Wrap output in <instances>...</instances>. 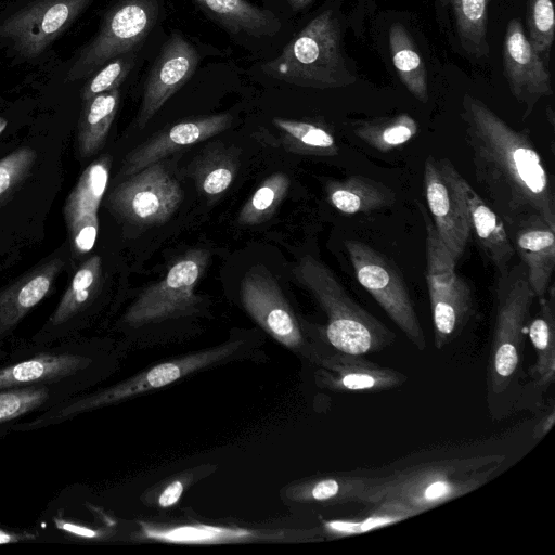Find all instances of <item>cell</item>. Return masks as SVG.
Returning a JSON list of instances; mask_svg holds the SVG:
<instances>
[{
  "label": "cell",
  "instance_id": "cell-16",
  "mask_svg": "<svg viewBox=\"0 0 555 555\" xmlns=\"http://www.w3.org/2000/svg\"><path fill=\"white\" fill-rule=\"evenodd\" d=\"M320 386L336 392H376L401 386L406 376L364 356L334 352L317 357Z\"/></svg>",
  "mask_w": 555,
  "mask_h": 555
},
{
  "label": "cell",
  "instance_id": "cell-10",
  "mask_svg": "<svg viewBox=\"0 0 555 555\" xmlns=\"http://www.w3.org/2000/svg\"><path fill=\"white\" fill-rule=\"evenodd\" d=\"M238 345L240 343H227L208 350L163 362L111 388L64 405L51 418H68L86 411L106 406L162 388L189 374L220 362L234 353Z\"/></svg>",
  "mask_w": 555,
  "mask_h": 555
},
{
  "label": "cell",
  "instance_id": "cell-46",
  "mask_svg": "<svg viewBox=\"0 0 555 555\" xmlns=\"http://www.w3.org/2000/svg\"><path fill=\"white\" fill-rule=\"evenodd\" d=\"M28 535L8 532L0 529V544L15 543L27 539Z\"/></svg>",
  "mask_w": 555,
  "mask_h": 555
},
{
  "label": "cell",
  "instance_id": "cell-7",
  "mask_svg": "<svg viewBox=\"0 0 555 555\" xmlns=\"http://www.w3.org/2000/svg\"><path fill=\"white\" fill-rule=\"evenodd\" d=\"M349 260L360 285L375 299L392 322L418 350L426 338L409 289L397 267L370 245L345 242Z\"/></svg>",
  "mask_w": 555,
  "mask_h": 555
},
{
  "label": "cell",
  "instance_id": "cell-22",
  "mask_svg": "<svg viewBox=\"0 0 555 555\" xmlns=\"http://www.w3.org/2000/svg\"><path fill=\"white\" fill-rule=\"evenodd\" d=\"M86 0H48L22 12L9 24L11 34L28 49L38 50L46 40L56 35Z\"/></svg>",
  "mask_w": 555,
  "mask_h": 555
},
{
  "label": "cell",
  "instance_id": "cell-34",
  "mask_svg": "<svg viewBox=\"0 0 555 555\" xmlns=\"http://www.w3.org/2000/svg\"><path fill=\"white\" fill-rule=\"evenodd\" d=\"M464 49L481 56L488 53L487 10L489 0H449Z\"/></svg>",
  "mask_w": 555,
  "mask_h": 555
},
{
  "label": "cell",
  "instance_id": "cell-37",
  "mask_svg": "<svg viewBox=\"0 0 555 555\" xmlns=\"http://www.w3.org/2000/svg\"><path fill=\"white\" fill-rule=\"evenodd\" d=\"M527 24L532 48L543 61H547L555 29L552 0H527Z\"/></svg>",
  "mask_w": 555,
  "mask_h": 555
},
{
  "label": "cell",
  "instance_id": "cell-45",
  "mask_svg": "<svg viewBox=\"0 0 555 555\" xmlns=\"http://www.w3.org/2000/svg\"><path fill=\"white\" fill-rule=\"evenodd\" d=\"M56 522H57V526L62 530L73 533V534H76V535H79V537L95 538L99 535V532H96L92 529L82 527V526H78L75 524L66 522V521H60V520H57Z\"/></svg>",
  "mask_w": 555,
  "mask_h": 555
},
{
  "label": "cell",
  "instance_id": "cell-13",
  "mask_svg": "<svg viewBox=\"0 0 555 555\" xmlns=\"http://www.w3.org/2000/svg\"><path fill=\"white\" fill-rule=\"evenodd\" d=\"M158 13L157 0H122L85 52L79 69L91 72L105 61L132 51L153 29Z\"/></svg>",
  "mask_w": 555,
  "mask_h": 555
},
{
  "label": "cell",
  "instance_id": "cell-6",
  "mask_svg": "<svg viewBox=\"0 0 555 555\" xmlns=\"http://www.w3.org/2000/svg\"><path fill=\"white\" fill-rule=\"evenodd\" d=\"M425 227V278L428 287L434 341L446 347L461 332L472 311V292L455 272L453 260L423 204L416 203Z\"/></svg>",
  "mask_w": 555,
  "mask_h": 555
},
{
  "label": "cell",
  "instance_id": "cell-29",
  "mask_svg": "<svg viewBox=\"0 0 555 555\" xmlns=\"http://www.w3.org/2000/svg\"><path fill=\"white\" fill-rule=\"evenodd\" d=\"M111 160L104 156L89 165L69 194L64 215L68 228L89 214H98L109 177Z\"/></svg>",
  "mask_w": 555,
  "mask_h": 555
},
{
  "label": "cell",
  "instance_id": "cell-18",
  "mask_svg": "<svg viewBox=\"0 0 555 555\" xmlns=\"http://www.w3.org/2000/svg\"><path fill=\"white\" fill-rule=\"evenodd\" d=\"M514 247L526 267L529 285L535 298H542L555 268V229L540 217H532L514 231Z\"/></svg>",
  "mask_w": 555,
  "mask_h": 555
},
{
  "label": "cell",
  "instance_id": "cell-17",
  "mask_svg": "<svg viewBox=\"0 0 555 555\" xmlns=\"http://www.w3.org/2000/svg\"><path fill=\"white\" fill-rule=\"evenodd\" d=\"M232 119L230 114L222 113L181 121L131 152L121 172L131 176L180 149L211 138L229 128Z\"/></svg>",
  "mask_w": 555,
  "mask_h": 555
},
{
  "label": "cell",
  "instance_id": "cell-30",
  "mask_svg": "<svg viewBox=\"0 0 555 555\" xmlns=\"http://www.w3.org/2000/svg\"><path fill=\"white\" fill-rule=\"evenodd\" d=\"M118 99L117 88L92 98L78 131L79 150L83 156L92 155L104 144L116 115Z\"/></svg>",
  "mask_w": 555,
  "mask_h": 555
},
{
  "label": "cell",
  "instance_id": "cell-36",
  "mask_svg": "<svg viewBox=\"0 0 555 555\" xmlns=\"http://www.w3.org/2000/svg\"><path fill=\"white\" fill-rule=\"evenodd\" d=\"M273 122L286 133L293 147L302 153L320 156L338 154L335 138L320 126L283 118H274Z\"/></svg>",
  "mask_w": 555,
  "mask_h": 555
},
{
  "label": "cell",
  "instance_id": "cell-4",
  "mask_svg": "<svg viewBox=\"0 0 555 555\" xmlns=\"http://www.w3.org/2000/svg\"><path fill=\"white\" fill-rule=\"evenodd\" d=\"M524 263L498 274L495 321L488 365V402L492 413L512 397L520 378L527 330L533 299Z\"/></svg>",
  "mask_w": 555,
  "mask_h": 555
},
{
  "label": "cell",
  "instance_id": "cell-24",
  "mask_svg": "<svg viewBox=\"0 0 555 555\" xmlns=\"http://www.w3.org/2000/svg\"><path fill=\"white\" fill-rule=\"evenodd\" d=\"M539 311L528 322L527 332L535 352L530 375L542 390L555 380V291L551 283L546 294L539 298Z\"/></svg>",
  "mask_w": 555,
  "mask_h": 555
},
{
  "label": "cell",
  "instance_id": "cell-41",
  "mask_svg": "<svg viewBox=\"0 0 555 555\" xmlns=\"http://www.w3.org/2000/svg\"><path fill=\"white\" fill-rule=\"evenodd\" d=\"M70 233L74 238V244L80 254H86L94 246L99 221L98 214H89L77 220L69 227Z\"/></svg>",
  "mask_w": 555,
  "mask_h": 555
},
{
  "label": "cell",
  "instance_id": "cell-33",
  "mask_svg": "<svg viewBox=\"0 0 555 555\" xmlns=\"http://www.w3.org/2000/svg\"><path fill=\"white\" fill-rule=\"evenodd\" d=\"M100 279L101 258L93 256L76 271L51 322L61 324L81 311L98 291Z\"/></svg>",
  "mask_w": 555,
  "mask_h": 555
},
{
  "label": "cell",
  "instance_id": "cell-19",
  "mask_svg": "<svg viewBox=\"0 0 555 555\" xmlns=\"http://www.w3.org/2000/svg\"><path fill=\"white\" fill-rule=\"evenodd\" d=\"M459 183L467 207L470 232L475 233L479 246L500 274L512 266L516 255L505 223L461 173Z\"/></svg>",
  "mask_w": 555,
  "mask_h": 555
},
{
  "label": "cell",
  "instance_id": "cell-1",
  "mask_svg": "<svg viewBox=\"0 0 555 555\" xmlns=\"http://www.w3.org/2000/svg\"><path fill=\"white\" fill-rule=\"evenodd\" d=\"M462 120L475 180L506 229L514 231L532 217L555 229L554 186L528 132L515 130L468 94Z\"/></svg>",
  "mask_w": 555,
  "mask_h": 555
},
{
  "label": "cell",
  "instance_id": "cell-25",
  "mask_svg": "<svg viewBox=\"0 0 555 555\" xmlns=\"http://www.w3.org/2000/svg\"><path fill=\"white\" fill-rule=\"evenodd\" d=\"M330 204L346 215L371 212L391 206L395 193L387 185L363 176L331 181L326 186Z\"/></svg>",
  "mask_w": 555,
  "mask_h": 555
},
{
  "label": "cell",
  "instance_id": "cell-48",
  "mask_svg": "<svg viewBox=\"0 0 555 555\" xmlns=\"http://www.w3.org/2000/svg\"><path fill=\"white\" fill-rule=\"evenodd\" d=\"M5 127V121L0 119V133L2 132V130L4 129Z\"/></svg>",
  "mask_w": 555,
  "mask_h": 555
},
{
  "label": "cell",
  "instance_id": "cell-3",
  "mask_svg": "<svg viewBox=\"0 0 555 555\" xmlns=\"http://www.w3.org/2000/svg\"><path fill=\"white\" fill-rule=\"evenodd\" d=\"M294 275L325 312L323 335L335 352L367 356L393 344L395 333L359 306L323 262L305 256Z\"/></svg>",
  "mask_w": 555,
  "mask_h": 555
},
{
  "label": "cell",
  "instance_id": "cell-20",
  "mask_svg": "<svg viewBox=\"0 0 555 555\" xmlns=\"http://www.w3.org/2000/svg\"><path fill=\"white\" fill-rule=\"evenodd\" d=\"M380 477L336 475L311 478L292 485L286 496L297 503L337 505L346 503L369 504L372 491Z\"/></svg>",
  "mask_w": 555,
  "mask_h": 555
},
{
  "label": "cell",
  "instance_id": "cell-32",
  "mask_svg": "<svg viewBox=\"0 0 555 555\" xmlns=\"http://www.w3.org/2000/svg\"><path fill=\"white\" fill-rule=\"evenodd\" d=\"M371 505H373V508L362 515L347 519L325 521L323 525L324 532L333 538L350 537L383 528L414 516L409 509L391 501H379Z\"/></svg>",
  "mask_w": 555,
  "mask_h": 555
},
{
  "label": "cell",
  "instance_id": "cell-11",
  "mask_svg": "<svg viewBox=\"0 0 555 555\" xmlns=\"http://www.w3.org/2000/svg\"><path fill=\"white\" fill-rule=\"evenodd\" d=\"M181 199L180 184L158 162L117 185L109 204L119 217L132 224L154 225L167 221Z\"/></svg>",
  "mask_w": 555,
  "mask_h": 555
},
{
  "label": "cell",
  "instance_id": "cell-2",
  "mask_svg": "<svg viewBox=\"0 0 555 555\" xmlns=\"http://www.w3.org/2000/svg\"><path fill=\"white\" fill-rule=\"evenodd\" d=\"M504 460L502 454H481L415 464L380 477L369 505L391 501L415 516L477 490Z\"/></svg>",
  "mask_w": 555,
  "mask_h": 555
},
{
  "label": "cell",
  "instance_id": "cell-44",
  "mask_svg": "<svg viewBox=\"0 0 555 555\" xmlns=\"http://www.w3.org/2000/svg\"><path fill=\"white\" fill-rule=\"evenodd\" d=\"M555 422V410L552 406L535 424L532 430V437L535 440L543 438L552 428Z\"/></svg>",
  "mask_w": 555,
  "mask_h": 555
},
{
  "label": "cell",
  "instance_id": "cell-28",
  "mask_svg": "<svg viewBox=\"0 0 555 555\" xmlns=\"http://www.w3.org/2000/svg\"><path fill=\"white\" fill-rule=\"evenodd\" d=\"M141 535L150 540L183 544L232 543L257 538V533L251 530L208 525H184L170 528H156L142 524Z\"/></svg>",
  "mask_w": 555,
  "mask_h": 555
},
{
  "label": "cell",
  "instance_id": "cell-40",
  "mask_svg": "<svg viewBox=\"0 0 555 555\" xmlns=\"http://www.w3.org/2000/svg\"><path fill=\"white\" fill-rule=\"evenodd\" d=\"M133 55L121 56L114 62L107 64L95 77L91 80L85 96L87 99L93 98L100 93L116 89L119 83L126 78L128 73L133 66Z\"/></svg>",
  "mask_w": 555,
  "mask_h": 555
},
{
  "label": "cell",
  "instance_id": "cell-35",
  "mask_svg": "<svg viewBox=\"0 0 555 555\" xmlns=\"http://www.w3.org/2000/svg\"><path fill=\"white\" fill-rule=\"evenodd\" d=\"M289 179L278 172L268 177L245 203L238 215V222L253 225L268 219L285 197Z\"/></svg>",
  "mask_w": 555,
  "mask_h": 555
},
{
  "label": "cell",
  "instance_id": "cell-5",
  "mask_svg": "<svg viewBox=\"0 0 555 555\" xmlns=\"http://www.w3.org/2000/svg\"><path fill=\"white\" fill-rule=\"evenodd\" d=\"M262 70L302 87L333 88L348 82L341 74L340 33L333 12L324 11L310 21Z\"/></svg>",
  "mask_w": 555,
  "mask_h": 555
},
{
  "label": "cell",
  "instance_id": "cell-39",
  "mask_svg": "<svg viewBox=\"0 0 555 555\" xmlns=\"http://www.w3.org/2000/svg\"><path fill=\"white\" fill-rule=\"evenodd\" d=\"M35 158L34 150L22 147L0 159V202L27 176Z\"/></svg>",
  "mask_w": 555,
  "mask_h": 555
},
{
  "label": "cell",
  "instance_id": "cell-12",
  "mask_svg": "<svg viewBox=\"0 0 555 555\" xmlns=\"http://www.w3.org/2000/svg\"><path fill=\"white\" fill-rule=\"evenodd\" d=\"M241 297L249 315L276 341L296 351L305 348V337L295 313L266 270L253 268L245 274Z\"/></svg>",
  "mask_w": 555,
  "mask_h": 555
},
{
  "label": "cell",
  "instance_id": "cell-38",
  "mask_svg": "<svg viewBox=\"0 0 555 555\" xmlns=\"http://www.w3.org/2000/svg\"><path fill=\"white\" fill-rule=\"evenodd\" d=\"M49 397L47 387L11 388L0 391V425L21 417L39 406Z\"/></svg>",
  "mask_w": 555,
  "mask_h": 555
},
{
  "label": "cell",
  "instance_id": "cell-31",
  "mask_svg": "<svg viewBox=\"0 0 555 555\" xmlns=\"http://www.w3.org/2000/svg\"><path fill=\"white\" fill-rule=\"evenodd\" d=\"M417 132V121L408 114L363 121L354 129L361 141L383 153L408 143Z\"/></svg>",
  "mask_w": 555,
  "mask_h": 555
},
{
  "label": "cell",
  "instance_id": "cell-47",
  "mask_svg": "<svg viewBox=\"0 0 555 555\" xmlns=\"http://www.w3.org/2000/svg\"><path fill=\"white\" fill-rule=\"evenodd\" d=\"M287 3L294 9V10H301L305 7H307L312 0H286Z\"/></svg>",
  "mask_w": 555,
  "mask_h": 555
},
{
  "label": "cell",
  "instance_id": "cell-26",
  "mask_svg": "<svg viewBox=\"0 0 555 555\" xmlns=\"http://www.w3.org/2000/svg\"><path fill=\"white\" fill-rule=\"evenodd\" d=\"M222 26L234 34L273 36L281 28L280 20L269 10L246 0H194Z\"/></svg>",
  "mask_w": 555,
  "mask_h": 555
},
{
  "label": "cell",
  "instance_id": "cell-8",
  "mask_svg": "<svg viewBox=\"0 0 555 555\" xmlns=\"http://www.w3.org/2000/svg\"><path fill=\"white\" fill-rule=\"evenodd\" d=\"M459 175L446 157L429 155L425 160L423 183L426 205L440 240L456 263L472 233Z\"/></svg>",
  "mask_w": 555,
  "mask_h": 555
},
{
  "label": "cell",
  "instance_id": "cell-14",
  "mask_svg": "<svg viewBox=\"0 0 555 555\" xmlns=\"http://www.w3.org/2000/svg\"><path fill=\"white\" fill-rule=\"evenodd\" d=\"M199 62L195 47L180 31L163 46L144 86L138 126L145 127L163 105L191 78Z\"/></svg>",
  "mask_w": 555,
  "mask_h": 555
},
{
  "label": "cell",
  "instance_id": "cell-42",
  "mask_svg": "<svg viewBox=\"0 0 555 555\" xmlns=\"http://www.w3.org/2000/svg\"><path fill=\"white\" fill-rule=\"evenodd\" d=\"M234 169L229 165H217L202 179L201 186L208 195H217L224 192L232 183Z\"/></svg>",
  "mask_w": 555,
  "mask_h": 555
},
{
  "label": "cell",
  "instance_id": "cell-9",
  "mask_svg": "<svg viewBox=\"0 0 555 555\" xmlns=\"http://www.w3.org/2000/svg\"><path fill=\"white\" fill-rule=\"evenodd\" d=\"M208 261L205 250H191L179 258L165 278L147 287L125 315L131 326L186 314L198 301L194 289Z\"/></svg>",
  "mask_w": 555,
  "mask_h": 555
},
{
  "label": "cell",
  "instance_id": "cell-21",
  "mask_svg": "<svg viewBox=\"0 0 555 555\" xmlns=\"http://www.w3.org/2000/svg\"><path fill=\"white\" fill-rule=\"evenodd\" d=\"M62 267V260L53 259L0 293V335L46 297Z\"/></svg>",
  "mask_w": 555,
  "mask_h": 555
},
{
  "label": "cell",
  "instance_id": "cell-15",
  "mask_svg": "<svg viewBox=\"0 0 555 555\" xmlns=\"http://www.w3.org/2000/svg\"><path fill=\"white\" fill-rule=\"evenodd\" d=\"M503 60L511 92L525 105L524 118H527L535 104L553 91L544 61L532 48L522 24L517 18H513L507 25Z\"/></svg>",
  "mask_w": 555,
  "mask_h": 555
},
{
  "label": "cell",
  "instance_id": "cell-43",
  "mask_svg": "<svg viewBox=\"0 0 555 555\" xmlns=\"http://www.w3.org/2000/svg\"><path fill=\"white\" fill-rule=\"evenodd\" d=\"M184 485L181 480H173L167 485L158 496V505L160 507H169L175 505L181 498Z\"/></svg>",
  "mask_w": 555,
  "mask_h": 555
},
{
  "label": "cell",
  "instance_id": "cell-23",
  "mask_svg": "<svg viewBox=\"0 0 555 555\" xmlns=\"http://www.w3.org/2000/svg\"><path fill=\"white\" fill-rule=\"evenodd\" d=\"M90 359L72 353H42L0 369V391L22 385L51 383L74 375Z\"/></svg>",
  "mask_w": 555,
  "mask_h": 555
},
{
  "label": "cell",
  "instance_id": "cell-27",
  "mask_svg": "<svg viewBox=\"0 0 555 555\" xmlns=\"http://www.w3.org/2000/svg\"><path fill=\"white\" fill-rule=\"evenodd\" d=\"M389 48L400 80L414 98L426 103L427 69L409 31L401 23H393L389 29Z\"/></svg>",
  "mask_w": 555,
  "mask_h": 555
}]
</instances>
